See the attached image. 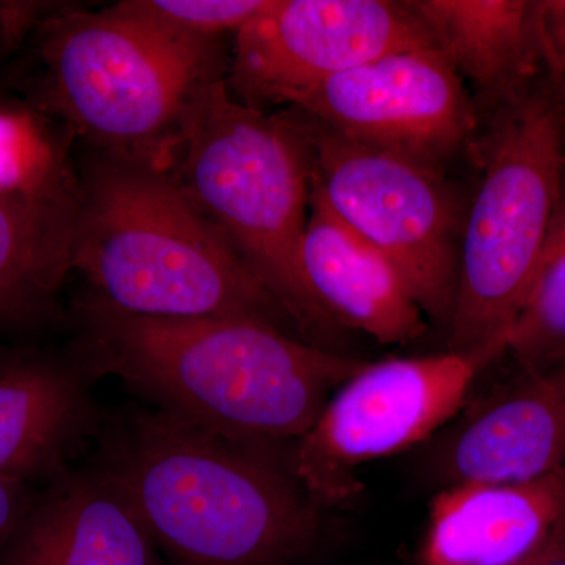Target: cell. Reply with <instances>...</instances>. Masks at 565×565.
<instances>
[{"label": "cell", "instance_id": "cell-1", "mask_svg": "<svg viewBox=\"0 0 565 565\" xmlns=\"http://www.w3.org/2000/svg\"><path fill=\"white\" fill-rule=\"evenodd\" d=\"M70 345L96 381L150 407L288 456L333 393L366 364L248 318H152L85 291Z\"/></svg>", "mask_w": 565, "mask_h": 565}, {"label": "cell", "instance_id": "cell-2", "mask_svg": "<svg viewBox=\"0 0 565 565\" xmlns=\"http://www.w3.org/2000/svg\"><path fill=\"white\" fill-rule=\"evenodd\" d=\"M90 460L121 487L172 565H288L318 539L321 509L288 456L150 405L104 415Z\"/></svg>", "mask_w": 565, "mask_h": 565}, {"label": "cell", "instance_id": "cell-3", "mask_svg": "<svg viewBox=\"0 0 565 565\" xmlns=\"http://www.w3.org/2000/svg\"><path fill=\"white\" fill-rule=\"evenodd\" d=\"M73 273L126 313L248 318L299 338L170 169L93 156L79 177Z\"/></svg>", "mask_w": 565, "mask_h": 565}, {"label": "cell", "instance_id": "cell-4", "mask_svg": "<svg viewBox=\"0 0 565 565\" xmlns=\"http://www.w3.org/2000/svg\"><path fill=\"white\" fill-rule=\"evenodd\" d=\"M29 104L96 152L170 169L189 107L222 79L218 41L177 39L109 7L55 9L32 32Z\"/></svg>", "mask_w": 565, "mask_h": 565}, {"label": "cell", "instance_id": "cell-5", "mask_svg": "<svg viewBox=\"0 0 565 565\" xmlns=\"http://www.w3.org/2000/svg\"><path fill=\"white\" fill-rule=\"evenodd\" d=\"M170 172L299 338L322 348L302 274L311 162L300 137L278 115L245 106L225 81H214L189 107Z\"/></svg>", "mask_w": 565, "mask_h": 565}, {"label": "cell", "instance_id": "cell-6", "mask_svg": "<svg viewBox=\"0 0 565 565\" xmlns=\"http://www.w3.org/2000/svg\"><path fill=\"white\" fill-rule=\"evenodd\" d=\"M486 132L475 150L481 181L465 212L448 333L452 351L508 353L563 193L565 114L548 77L492 115Z\"/></svg>", "mask_w": 565, "mask_h": 565}, {"label": "cell", "instance_id": "cell-7", "mask_svg": "<svg viewBox=\"0 0 565 565\" xmlns=\"http://www.w3.org/2000/svg\"><path fill=\"white\" fill-rule=\"evenodd\" d=\"M307 148L311 188L403 275L426 319L449 329L465 212L441 170L367 147L303 110L278 114Z\"/></svg>", "mask_w": 565, "mask_h": 565}, {"label": "cell", "instance_id": "cell-8", "mask_svg": "<svg viewBox=\"0 0 565 565\" xmlns=\"http://www.w3.org/2000/svg\"><path fill=\"white\" fill-rule=\"evenodd\" d=\"M504 349L448 351L366 362L289 449L294 478L319 509L344 503L364 463L422 444L455 418L479 375Z\"/></svg>", "mask_w": 565, "mask_h": 565}, {"label": "cell", "instance_id": "cell-9", "mask_svg": "<svg viewBox=\"0 0 565 565\" xmlns=\"http://www.w3.org/2000/svg\"><path fill=\"white\" fill-rule=\"evenodd\" d=\"M289 107L345 139L441 172L478 145V106L435 44L390 52L337 74Z\"/></svg>", "mask_w": 565, "mask_h": 565}, {"label": "cell", "instance_id": "cell-10", "mask_svg": "<svg viewBox=\"0 0 565 565\" xmlns=\"http://www.w3.org/2000/svg\"><path fill=\"white\" fill-rule=\"evenodd\" d=\"M434 44L407 2L269 0L234 35L230 87L243 104H291L321 82L407 47Z\"/></svg>", "mask_w": 565, "mask_h": 565}, {"label": "cell", "instance_id": "cell-11", "mask_svg": "<svg viewBox=\"0 0 565 565\" xmlns=\"http://www.w3.org/2000/svg\"><path fill=\"white\" fill-rule=\"evenodd\" d=\"M68 348L0 349V478L44 486L93 448L104 414Z\"/></svg>", "mask_w": 565, "mask_h": 565}, {"label": "cell", "instance_id": "cell-12", "mask_svg": "<svg viewBox=\"0 0 565 565\" xmlns=\"http://www.w3.org/2000/svg\"><path fill=\"white\" fill-rule=\"evenodd\" d=\"M0 565H172L121 487L88 460L41 486Z\"/></svg>", "mask_w": 565, "mask_h": 565}, {"label": "cell", "instance_id": "cell-13", "mask_svg": "<svg viewBox=\"0 0 565 565\" xmlns=\"http://www.w3.org/2000/svg\"><path fill=\"white\" fill-rule=\"evenodd\" d=\"M519 373L437 446L441 486L530 481L565 468V356Z\"/></svg>", "mask_w": 565, "mask_h": 565}, {"label": "cell", "instance_id": "cell-14", "mask_svg": "<svg viewBox=\"0 0 565 565\" xmlns=\"http://www.w3.org/2000/svg\"><path fill=\"white\" fill-rule=\"evenodd\" d=\"M302 274L322 348L340 330L381 344H407L426 330V316L392 262L330 211L311 188Z\"/></svg>", "mask_w": 565, "mask_h": 565}, {"label": "cell", "instance_id": "cell-15", "mask_svg": "<svg viewBox=\"0 0 565 565\" xmlns=\"http://www.w3.org/2000/svg\"><path fill=\"white\" fill-rule=\"evenodd\" d=\"M565 520V468L519 482L444 487L430 504L426 565H520Z\"/></svg>", "mask_w": 565, "mask_h": 565}, {"label": "cell", "instance_id": "cell-16", "mask_svg": "<svg viewBox=\"0 0 565 565\" xmlns=\"http://www.w3.org/2000/svg\"><path fill=\"white\" fill-rule=\"evenodd\" d=\"M407 6L490 117L545 76L535 2L411 0Z\"/></svg>", "mask_w": 565, "mask_h": 565}, {"label": "cell", "instance_id": "cell-17", "mask_svg": "<svg viewBox=\"0 0 565 565\" xmlns=\"http://www.w3.org/2000/svg\"><path fill=\"white\" fill-rule=\"evenodd\" d=\"M79 181L43 192L0 193V332H35L65 318Z\"/></svg>", "mask_w": 565, "mask_h": 565}, {"label": "cell", "instance_id": "cell-18", "mask_svg": "<svg viewBox=\"0 0 565 565\" xmlns=\"http://www.w3.org/2000/svg\"><path fill=\"white\" fill-rule=\"evenodd\" d=\"M50 117L29 103L0 98V193L70 188L79 178L71 170L70 139Z\"/></svg>", "mask_w": 565, "mask_h": 565}, {"label": "cell", "instance_id": "cell-19", "mask_svg": "<svg viewBox=\"0 0 565 565\" xmlns=\"http://www.w3.org/2000/svg\"><path fill=\"white\" fill-rule=\"evenodd\" d=\"M505 356L519 371L541 370L565 356V178L544 255Z\"/></svg>", "mask_w": 565, "mask_h": 565}, {"label": "cell", "instance_id": "cell-20", "mask_svg": "<svg viewBox=\"0 0 565 565\" xmlns=\"http://www.w3.org/2000/svg\"><path fill=\"white\" fill-rule=\"evenodd\" d=\"M269 0H126L115 9L128 17L192 41H218L258 17Z\"/></svg>", "mask_w": 565, "mask_h": 565}, {"label": "cell", "instance_id": "cell-21", "mask_svg": "<svg viewBox=\"0 0 565 565\" xmlns=\"http://www.w3.org/2000/svg\"><path fill=\"white\" fill-rule=\"evenodd\" d=\"M36 489L25 482L0 478V550L20 525Z\"/></svg>", "mask_w": 565, "mask_h": 565}, {"label": "cell", "instance_id": "cell-22", "mask_svg": "<svg viewBox=\"0 0 565 565\" xmlns=\"http://www.w3.org/2000/svg\"><path fill=\"white\" fill-rule=\"evenodd\" d=\"M21 43L14 29L10 3L0 2V61L20 50Z\"/></svg>", "mask_w": 565, "mask_h": 565}, {"label": "cell", "instance_id": "cell-23", "mask_svg": "<svg viewBox=\"0 0 565 565\" xmlns=\"http://www.w3.org/2000/svg\"><path fill=\"white\" fill-rule=\"evenodd\" d=\"M530 565H565V520Z\"/></svg>", "mask_w": 565, "mask_h": 565}, {"label": "cell", "instance_id": "cell-24", "mask_svg": "<svg viewBox=\"0 0 565 565\" xmlns=\"http://www.w3.org/2000/svg\"><path fill=\"white\" fill-rule=\"evenodd\" d=\"M14 82H17L14 65H11L10 68H0V98L9 95L10 88H14Z\"/></svg>", "mask_w": 565, "mask_h": 565}, {"label": "cell", "instance_id": "cell-25", "mask_svg": "<svg viewBox=\"0 0 565 565\" xmlns=\"http://www.w3.org/2000/svg\"><path fill=\"white\" fill-rule=\"evenodd\" d=\"M553 88H555L557 99H559L561 106H563V110L565 114V57L563 65H561L559 73L555 77V81L552 82Z\"/></svg>", "mask_w": 565, "mask_h": 565}, {"label": "cell", "instance_id": "cell-26", "mask_svg": "<svg viewBox=\"0 0 565 565\" xmlns=\"http://www.w3.org/2000/svg\"><path fill=\"white\" fill-rule=\"evenodd\" d=\"M533 559H534V557H531V559H530V561H526V563H525V564H520V565H530V564H531V561H533Z\"/></svg>", "mask_w": 565, "mask_h": 565}]
</instances>
